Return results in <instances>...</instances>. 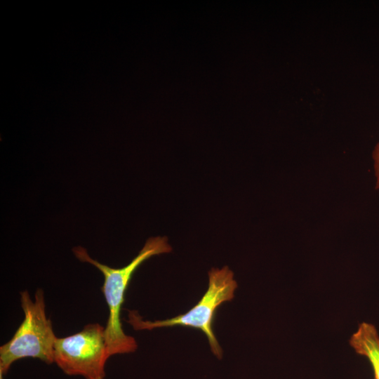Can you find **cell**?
<instances>
[{
	"label": "cell",
	"mask_w": 379,
	"mask_h": 379,
	"mask_svg": "<svg viewBox=\"0 0 379 379\" xmlns=\"http://www.w3.org/2000/svg\"><path fill=\"white\" fill-rule=\"evenodd\" d=\"M208 274V285L206 291L187 312L170 319L149 321L144 320L137 311L130 310L127 322L135 331H151L157 328L173 326L199 329L206 336L212 353L221 359L222 350L213 329L214 316L220 305L234 298L237 283L233 272L227 266L213 267Z\"/></svg>",
	"instance_id": "cell-2"
},
{
	"label": "cell",
	"mask_w": 379,
	"mask_h": 379,
	"mask_svg": "<svg viewBox=\"0 0 379 379\" xmlns=\"http://www.w3.org/2000/svg\"><path fill=\"white\" fill-rule=\"evenodd\" d=\"M373 375L374 379H379V350H375L371 352L368 357Z\"/></svg>",
	"instance_id": "cell-5"
},
{
	"label": "cell",
	"mask_w": 379,
	"mask_h": 379,
	"mask_svg": "<svg viewBox=\"0 0 379 379\" xmlns=\"http://www.w3.org/2000/svg\"><path fill=\"white\" fill-rule=\"evenodd\" d=\"M373 162H374V172L375 177V186L376 190H379V142L376 144L372 154Z\"/></svg>",
	"instance_id": "cell-6"
},
{
	"label": "cell",
	"mask_w": 379,
	"mask_h": 379,
	"mask_svg": "<svg viewBox=\"0 0 379 379\" xmlns=\"http://www.w3.org/2000/svg\"><path fill=\"white\" fill-rule=\"evenodd\" d=\"M24 319L10 340L0 347V374L3 375L17 360L32 357L54 363L55 336L45 312L44 293L38 289L33 300L27 290L20 293Z\"/></svg>",
	"instance_id": "cell-3"
},
{
	"label": "cell",
	"mask_w": 379,
	"mask_h": 379,
	"mask_svg": "<svg viewBox=\"0 0 379 379\" xmlns=\"http://www.w3.org/2000/svg\"><path fill=\"white\" fill-rule=\"evenodd\" d=\"M109 357L105 327L98 323L87 324L73 335L57 337L55 342L54 363L68 375L105 379Z\"/></svg>",
	"instance_id": "cell-4"
},
{
	"label": "cell",
	"mask_w": 379,
	"mask_h": 379,
	"mask_svg": "<svg viewBox=\"0 0 379 379\" xmlns=\"http://www.w3.org/2000/svg\"><path fill=\"white\" fill-rule=\"evenodd\" d=\"M0 375H1V376H0V378L2 379L3 375H2V374H0Z\"/></svg>",
	"instance_id": "cell-7"
},
{
	"label": "cell",
	"mask_w": 379,
	"mask_h": 379,
	"mask_svg": "<svg viewBox=\"0 0 379 379\" xmlns=\"http://www.w3.org/2000/svg\"><path fill=\"white\" fill-rule=\"evenodd\" d=\"M73 253L83 262H88L99 270L104 277L102 291L109 310L105 326V338L109 356L134 352L138 348L136 340L126 335L121 322V310L124 294L136 269L149 258L171 252L172 248L166 237L149 238L138 254L126 266L112 268L91 258L86 248L76 246Z\"/></svg>",
	"instance_id": "cell-1"
}]
</instances>
